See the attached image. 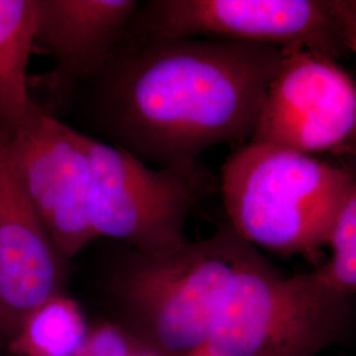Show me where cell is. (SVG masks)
<instances>
[{
	"label": "cell",
	"instance_id": "6da1fadb",
	"mask_svg": "<svg viewBox=\"0 0 356 356\" xmlns=\"http://www.w3.org/2000/svg\"><path fill=\"white\" fill-rule=\"evenodd\" d=\"M286 48L181 38L116 53L97 74L116 147L157 168H194L207 149L251 140Z\"/></svg>",
	"mask_w": 356,
	"mask_h": 356
},
{
	"label": "cell",
	"instance_id": "7a4b0ae2",
	"mask_svg": "<svg viewBox=\"0 0 356 356\" xmlns=\"http://www.w3.org/2000/svg\"><path fill=\"white\" fill-rule=\"evenodd\" d=\"M355 181L351 168L250 140L226 161L220 189L229 226L244 242L291 256L329 244Z\"/></svg>",
	"mask_w": 356,
	"mask_h": 356
},
{
	"label": "cell",
	"instance_id": "3957f363",
	"mask_svg": "<svg viewBox=\"0 0 356 356\" xmlns=\"http://www.w3.org/2000/svg\"><path fill=\"white\" fill-rule=\"evenodd\" d=\"M354 298L321 268L289 276L252 245L231 279L204 347L214 356H318L353 332Z\"/></svg>",
	"mask_w": 356,
	"mask_h": 356
},
{
	"label": "cell",
	"instance_id": "277c9868",
	"mask_svg": "<svg viewBox=\"0 0 356 356\" xmlns=\"http://www.w3.org/2000/svg\"><path fill=\"white\" fill-rule=\"evenodd\" d=\"M252 245L229 226L161 254L135 252L114 293L134 335L161 356L204 347L226 289Z\"/></svg>",
	"mask_w": 356,
	"mask_h": 356
},
{
	"label": "cell",
	"instance_id": "5b68a950",
	"mask_svg": "<svg viewBox=\"0 0 356 356\" xmlns=\"http://www.w3.org/2000/svg\"><path fill=\"white\" fill-rule=\"evenodd\" d=\"M89 219L97 238L126 243L139 254H161L185 238L191 210L204 195L194 168H151L134 154L88 136Z\"/></svg>",
	"mask_w": 356,
	"mask_h": 356
},
{
	"label": "cell",
	"instance_id": "8992f818",
	"mask_svg": "<svg viewBox=\"0 0 356 356\" xmlns=\"http://www.w3.org/2000/svg\"><path fill=\"white\" fill-rule=\"evenodd\" d=\"M140 26L144 42L211 38L302 48L337 63L350 54L335 0H161Z\"/></svg>",
	"mask_w": 356,
	"mask_h": 356
},
{
	"label": "cell",
	"instance_id": "52a82bcc",
	"mask_svg": "<svg viewBox=\"0 0 356 356\" xmlns=\"http://www.w3.org/2000/svg\"><path fill=\"white\" fill-rule=\"evenodd\" d=\"M356 136V83L337 61L286 48L251 141L314 156L342 154Z\"/></svg>",
	"mask_w": 356,
	"mask_h": 356
},
{
	"label": "cell",
	"instance_id": "ba28073f",
	"mask_svg": "<svg viewBox=\"0 0 356 356\" xmlns=\"http://www.w3.org/2000/svg\"><path fill=\"white\" fill-rule=\"evenodd\" d=\"M8 135L13 164L57 254L73 259L97 239L89 219L88 136L38 106Z\"/></svg>",
	"mask_w": 356,
	"mask_h": 356
},
{
	"label": "cell",
	"instance_id": "9c48e42d",
	"mask_svg": "<svg viewBox=\"0 0 356 356\" xmlns=\"http://www.w3.org/2000/svg\"><path fill=\"white\" fill-rule=\"evenodd\" d=\"M63 263L13 164L8 129L0 124V309L7 332L61 293Z\"/></svg>",
	"mask_w": 356,
	"mask_h": 356
},
{
	"label": "cell",
	"instance_id": "30bf717a",
	"mask_svg": "<svg viewBox=\"0 0 356 356\" xmlns=\"http://www.w3.org/2000/svg\"><path fill=\"white\" fill-rule=\"evenodd\" d=\"M138 8L135 0H36V42L56 63V82L97 76Z\"/></svg>",
	"mask_w": 356,
	"mask_h": 356
},
{
	"label": "cell",
	"instance_id": "8fae6325",
	"mask_svg": "<svg viewBox=\"0 0 356 356\" xmlns=\"http://www.w3.org/2000/svg\"><path fill=\"white\" fill-rule=\"evenodd\" d=\"M36 44V0H0V124L11 131L38 106L28 86Z\"/></svg>",
	"mask_w": 356,
	"mask_h": 356
},
{
	"label": "cell",
	"instance_id": "7c38bea8",
	"mask_svg": "<svg viewBox=\"0 0 356 356\" xmlns=\"http://www.w3.org/2000/svg\"><path fill=\"white\" fill-rule=\"evenodd\" d=\"M90 334L79 305L58 293L23 318L10 348L16 356H82Z\"/></svg>",
	"mask_w": 356,
	"mask_h": 356
},
{
	"label": "cell",
	"instance_id": "4fadbf2b",
	"mask_svg": "<svg viewBox=\"0 0 356 356\" xmlns=\"http://www.w3.org/2000/svg\"><path fill=\"white\" fill-rule=\"evenodd\" d=\"M356 164V136L343 153ZM330 260L321 269L329 280L343 292L356 297V181L331 231Z\"/></svg>",
	"mask_w": 356,
	"mask_h": 356
},
{
	"label": "cell",
	"instance_id": "5bb4252c",
	"mask_svg": "<svg viewBox=\"0 0 356 356\" xmlns=\"http://www.w3.org/2000/svg\"><path fill=\"white\" fill-rule=\"evenodd\" d=\"M82 356H161L141 342L132 332L103 323L91 330Z\"/></svg>",
	"mask_w": 356,
	"mask_h": 356
},
{
	"label": "cell",
	"instance_id": "9a60e30c",
	"mask_svg": "<svg viewBox=\"0 0 356 356\" xmlns=\"http://www.w3.org/2000/svg\"><path fill=\"white\" fill-rule=\"evenodd\" d=\"M335 8L342 26L344 45L356 57V0H335Z\"/></svg>",
	"mask_w": 356,
	"mask_h": 356
},
{
	"label": "cell",
	"instance_id": "2e32d148",
	"mask_svg": "<svg viewBox=\"0 0 356 356\" xmlns=\"http://www.w3.org/2000/svg\"><path fill=\"white\" fill-rule=\"evenodd\" d=\"M189 356H214L206 347H201V348H198L197 351H194V353H191Z\"/></svg>",
	"mask_w": 356,
	"mask_h": 356
},
{
	"label": "cell",
	"instance_id": "e0dca14e",
	"mask_svg": "<svg viewBox=\"0 0 356 356\" xmlns=\"http://www.w3.org/2000/svg\"><path fill=\"white\" fill-rule=\"evenodd\" d=\"M0 329H1V330L7 331V323H6V319H4V316H3L1 309H0Z\"/></svg>",
	"mask_w": 356,
	"mask_h": 356
}]
</instances>
